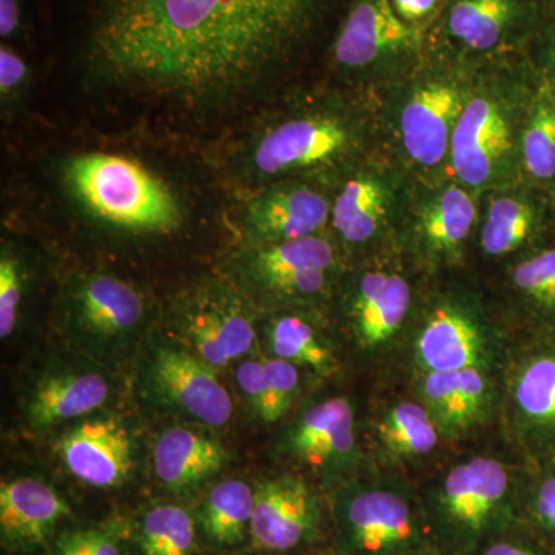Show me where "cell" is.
Here are the masks:
<instances>
[{"instance_id":"cb8c5ba5","label":"cell","mask_w":555,"mask_h":555,"mask_svg":"<svg viewBox=\"0 0 555 555\" xmlns=\"http://www.w3.org/2000/svg\"><path fill=\"white\" fill-rule=\"evenodd\" d=\"M107 379L93 372L53 375L43 379L28 404L31 425L50 427L96 411L107 401Z\"/></svg>"},{"instance_id":"9a60e30c","label":"cell","mask_w":555,"mask_h":555,"mask_svg":"<svg viewBox=\"0 0 555 555\" xmlns=\"http://www.w3.org/2000/svg\"><path fill=\"white\" fill-rule=\"evenodd\" d=\"M332 206L326 196L305 185H284L259 193L247 206L244 224L258 244L283 243L317 235Z\"/></svg>"},{"instance_id":"f546056e","label":"cell","mask_w":555,"mask_h":555,"mask_svg":"<svg viewBox=\"0 0 555 555\" xmlns=\"http://www.w3.org/2000/svg\"><path fill=\"white\" fill-rule=\"evenodd\" d=\"M269 345L275 358L295 366L326 371L332 364L327 343L301 317L284 315L273 320L269 328Z\"/></svg>"},{"instance_id":"8d00e7d4","label":"cell","mask_w":555,"mask_h":555,"mask_svg":"<svg viewBox=\"0 0 555 555\" xmlns=\"http://www.w3.org/2000/svg\"><path fill=\"white\" fill-rule=\"evenodd\" d=\"M53 555H122L118 540L102 529H79L62 535Z\"/></svg>"},{"instance_id":"ac0fdd59","label":"cell","mask_w":555,"mask_h":555,"mask_svg":"<svg viewBox=\"0 0 555 555\" xmlns=\"http://www.w3.org/2000/svg\"><path fill=\"white\" fill-rule=\"evenodd\" d=\"M72 308L80 328L105 341L127 337L145 315L138 288L107 273L82 278L73 291Z\"/></svg>"},{"instance_id":"603a6c76","label":"cell","mask_w":555,"mask_h":555,"mask_svg":"<svg viewBox=\"0 0 555 555\" xmlns=\"http://www.w3.org/2000/svg\"><path fill=\"white\" fill-rule=\"evenodd\" d=\"M423 398L438 427L460 433L476 425L489 404V383L481 369L429 372L423 379Z\"/></svg>"},{"instance_id":"4316f807","label":"cell","mask_w":555,"mask_h":555,"mask_svg":"<svg viewBox=\"0 0 555 555\" xmlns=\"http://www.w3.org/2000/svg\"><path fill=\"white\" fill-rule=\"evenodd\" d=\"M377 437L383 451L392 459H416L437 448L438 426L422 404L400 401L378 420Z\"/></svg>"},{"instance_id":"ba28073f","label":"cell","mask_w":555,"mask_h":555,"mask_svg":"<svg viewBox=\"0 0 555 555\" xmlns=\"http://www.w3.org/2000/svg\"><path fill=\"white\" fill-rule=\"evenodd\" d=\"M320 521V503L301 478H273L255 489L250 537L259 550L284 553L305 545L317 535Z\"/></svg>"},{"instance_id":"ab89813d","label":"cell","mask_w":555,"mask_h":555,"mask_svg":"<svg viewBox=\"0 0 555 555\" xmlns=\"http://www.w3.org/2000/svg\"><path fill=\"white\" fill-rule=\"evenodd\" d=\"M27 65L20 54L9 47L0 49V93L3 100L13 96L27 78Z\"/></svg>"},{"instance_id":"83f0119b","label":"cell","mask_w":555,"mask_h":555,"mask_svg":"<svg viewBox=\"0 0 555 555\" xmlns=\"http://www.w3.org/2000/svg\"><path fill=\"white\" fill-rule=\"evenodd\" d=\"M476 206L465 190L448 188L434 199L420 219V233L430 250L452 254L473 230Z\"/></svg>"},{"instance_id":"e0dca14e","label":"cell","mask_w":555,"mask_h":555,"mask_svg":"<svg viewBox=\"0 0 555 555\" xmlns=\"http://www.w3.org/2000/svg\"><path fill=\"white\" fill-rule=\"evenodd\" d=\"M288 448L301 462L318 469H339L356 456V414L346 398L313 404L295 422Z\"/></svg>"},{"instance_id":"7c38bea8","label":"cell","mask_w":555,"mask_h":555,"mask_svg":"<svg viewBox=\"0 0 555 555\" xmlns=\"http://www.w3.org/2000/svg\"><path fill=\"white\" fill-rule=\"evenodd\" d=\"M65 467L82 483L116 488L133 467V441L118 418L80 423L57 443Z\"/></svg>"},{"instance_id":"484cf974","label":"cell","mask_w":555,"mask_h":555,"mask_svg":"<svg viewBox=\"0 0 555 555\" xmlns=\"http://www.w3.org/2000/svg\"><path fill=\"white\" fill-rule=\"evenodd\" d=\"M255 491L232 478L211 489L201 513L204 534L218 546H235L250 534Z\"/></svg>"},{"instance_id":"2e32d148","label":"cell","mask_w":555,"mask_h":555,"mask_svg":"<svg viewBox=\"0 0 555 555\" xmlns=\"http://www.w3.org/2000/svg\"><path fill=\"white\" fill-rule=\"evenodd\" d=\"M69 514L68 503L36 478H17L0 485V539L11 551H33L46 545Z\"/></svg>"},{"instance_id":"ffe728a7","label":"cell","mask_w":555,"mask_h":555,"mask_svg":"<svg viewBox=\"0 0 555 555\" xmlns=\"http://www.w3.org/2000/svg\"><path fill=\"white\" fill-rule=\"evenodd\" d=\"M228 452L215 438L188 427L160 434L153 449V467L160 483L171 491H188L214 477L224 466Z\"/></svg>"},{"instance_id":"f35d334b","label":"cell","mask_w":555,"mask_h":555,"mask_svg":"<svg viewBox=\"0 0 555 555\" xmlns=\"http://www.w3.org/2000/svg\"><path fill=\"white\" fill-rule=\"evenodd\" d=\"M481 555H555L553 551L540 542L534 534L524 537H505V539L491 540L481 550Z\"/></svg>"},{"instance_id":"5bb4252c","label":"cell","mask_w":555,"mask_h":555,"mask_svg":"<svg viewBox=\"0 0 555 555\" xmlns=\"http://www.w3.org/2000/svg\"><path fill=\"white\" fill-rule=\"evenodd\" d=\"M467 102L462 91L443 82L420 87L401 112L400 130L408 155L423 167L447 158L452 134Z\"/></svg>"},{"instance_id":"9c48e42d","label":"cell","mask_w":555,"mask_h":555,"mask_svg":"<svg viewBox=\"0 0 555 555\" xmlns=\"http://www.w3.org/2000/svg\"><path fill=\"white\" fill-rule=\"evenodd\" d=\"M210 364L178 349H159L150 366V378L158 396L171 408L203 425H228L233 400Z\"/></svg>"},{"instance_id":"d4e9b609","label":"cell","mask_w":555,"mask_h":555,"mask_svg":"<svg viewBox=\"0 0 555 555\" xmlns=\"http://www.w3.org/2000/svg\"><path fill=\"white\" fill-rule=\"evenodd\" d=\"M387 195L377 179L358 177L347 181L332 204V224L349 244L367 243L385 222Z\"/></svg>"},{"instance_id":"277c9868","label":"cell","mask_w":555,"mask_h":555,"mask_svg":"<svg viewBox=\"0 0 555 555\" xmlns=\"http://www.w3.org/2000/svg\"><path fill=\"white\" fill-rule=\"evenodd\" d=\"M335 524L347 555H411L422 547V514L393 485L347 486L335 502Z\"/></svg>"},{"instance_id":"d590c367","label":"cell","mask_w":555,"mask_h":555,"mask_svg":"<svg viewBox=\"0 0 555 555\" xmlns=\"http://www.w3.org/2000/svg\"><path fill=\"white\" fill-rule=\"evenodd\" d=\"M24 269L20 258L3 247L0 255V337L9 338L20 318L24 298Z\"/></svg>"},{"instance_id":"d6986e66","label":"cell","mask_w":555,"mask_h":555,"mask_svg":"<svg viewBox=\"0 0 555 555\" xmlns=\"http://www.w3.org/2000/svg\"><path fill=\"white\" fill-rule=\"evenodd\" d=\"M415 349L426 374L481 369L489 357L483 331L473 318L454 308H438L430 313Z\"/></svg>"},{"instance_id":"8fae6325","label":"cell","mask_w":555,"mask_h":555,"mask_svg":"<svg viewBox=\"0 0 555 555\" xmlns=\"http://www.w3.org/2000/svg\"><path fill=\"white\" fill-rule=\"evenodd\" d=\"M418 35L393 10L390 0H356L334 46L341 67L361 69L415 50Z\"/></svg>"},{"instance_id":"836d02e7","label":"cell","mask_w":555,"mask_h":555,"mask_svg":"<svg viewBox=\"0 0 555 555\" xmlns=\"http://www.w3.org/2000/svg\"><path fill=\"white\" fill-rule=\"evenodd\" d=\"M542 463L526 496L525 514L532 534L555 554V459Z\"/></svg>"},{"instance_id":"f1b7e54d","label":"cell","mask_w":555,"mask_h":555,"mask_svg":"<svg viewBox=\"0 0 555 555\" xmlns=\"http://www.w3.org/2000/svg\"><path fill=\"white\" fill-rule=\"evenodd\" d=\"M537 211L528 201L503 196L492 201L481 230V247L491 257L513 254L531 238Z\"/></svg>"},{"instance_id":"7a4b0ae2","label":"cell","mask_w":555,"mask_h":555,"mask_svg":"<svg viewBox=\"0 0 555 555\" xmlns=\"http://www.w3.org/2000/svg\"><path fill=\"white\" fill-rule=\"evenodd\" d=\"M517 489L509 469L489 456L452 467L427 499L430 528L455 553L483 550L517 521Z\"/></svg>"},{"instance_id":"1f68e13d","label":"cell","mask_w":555,"mask_h":555,"mask_svg":"<svg viewBox=\"0 0 555 555\" xmlns=\"http://www.w3.org/2000/svg\"><path fill=\"white\" fill-rule=\"evenodd\" d=\"M525 169L539 181L555 178V94L545 90L529 116L521 139Z\"/></svg>"},{"instance_id":"d6a6232c","label":"cell","mask_w":555,"mask_h":555,"mask_svg":"<svg viewBox=\"0 0 555 555\" xmlns=\"http://www.w3.org/2000/svg\"><path fill=\"white\" fill-rule=\"evenodd\" d=\"M513 280L526 305L555 332V247L518 262Z\"/></svg>"},{"instance_id":"b9f144b4","label":"cell","mask_w":555,"mask_h":555,"mask_svg":"<svg viewBox=\"0 0 555 555\" xmlns=\"http://www.w3.org/2000/svg\"><path fill=\"white\" fill-rule=\"evenodd\" d=\"M21 24V9L17 0H0V36L10 38Z\"/></svg>"},{"instance_id":"44dd1931","label":"cell","mask_w":555,"mask_h":555,"mask_svg":"<svg viewBox=\"0 0 555 555\" xmlns=\"http://www.w3.org/2000/svg\"><path fill=\"white\" fill-rule=\"evenodd\" d=\"M532 13L531 0H452L447 31L465 49L486 53L506 42Z\"/></svg>"},{"instance_id":"3957f363","label":"cell","mask_w":555,"mask_h":555,"mask_svg":"<svg viewBox=\"0 0 555 555\" xmlns=\"http://www.w3.org/2000/svg\"><path fill=\"white\" fill-rule=\"evenodd\" d=\"M69 188L94 217L120 229L169 233L182 222L171 190L137 160L87 153L69 163Z\"/></svg>"},{"instance_id":"6da1fadb","label":"cell","mask_w":555,"mask_h":555,"mask_svg":"<svg viewBox=\"0 0 555 555\" xmlns=\"http://www.w3.org/2000/svg\"><path fill=\"white\" fill-rule=\"evenodd\" d=\"M324 0H90L89 54L118 82L203 96L283 56Z\"/></svg>"},{"instance_id":"74e56055","label":"cell","mask_w":555,"mask_h":555,"mask_svg":"<svg viewBox=\"0 0 555 555\" xmlns=\"http://www.w3.org/2000/svg\"><path fill=\"white\" fill-rule=\"evenodd\" d=\"M236 379H238L241 390L246 396L247 403L259 415L266 393L264 361H244L236 371Z\"/></svg>"},{"instance_id":"60d3db41","label":"cell","mask_w":555,"mask_h":555,"mask_svg":"<svg viewBox=\"0 0 555 555\" xmlns=\"http://www.w3.org/2000/svg\"><path fill=\"white\" fill-rule=\"evenodd\" d=\"M398 16L406 24L426 20L436 10L438 0H390Z\"/></svg>"},{"instance_id":"ee69618b","label":"cell","mask_w":555,"mask_h":555,"mask_svg":"<svg viewBox=\"0 0 555 555\" xmlns=\"http://www.w3.org/2000/svg\"><path fill=\"white\" fill-rule=\"evenodd\" d=\"M411 555H440V554L434 553V551H430V550H423V547H420L418 551H415V553H412Z\"/></svg>"},{"instance_id":"8992f818","label":"cell","mask_w":555,"mask_h":555,"mask_svg":"<svg viewBox=\"0 0 555 555\" xmlns=\"http://www.w3.org/2000/svg\"><path fill=\"white\" fill-rule=\"evenodd\" d=\"M514 425L539 462L555 459V332L518 358L509 382Z\"/></svg>"},{"instance_id":"4dcf8cb0","label":"cell","mask_w":555,"mask_h":555,"mask_svg":"<svg viewBox=\"0 0 555 555\" xmlns=\"http://www.w3.org/2000/svg\"><path fill=\"white\" fill-rule=\"evenodd\" d=\"M195 539V521L177 505L152 507L139 528L142 555H190Z\"/></svg>"},{"instance_id":"7402d4cb","label":"cell","mask_w":555,"mask_h":555,"mask_svg":"<svg viewBox=\"0 0 555 555\" xmlns=\"http://www.w3.org/2000/svg\"><path fill=\"white\" fill-rule=\"evenodd\" d=\"M411 288L396 273L372 272L361 278L353 301V326L363 349L386 345L403 326L411 309Z\"/></svg>"},{"instance_id":"5b68a950","label":"cell","mask_w":555,"mask_h":555,"mask_svg":"<svg viewBox=\"0 0 555 555\" xmlns=\"http://www.w3.org/2000/svg\"><path fill=\"white\" fill-rule=\"evenodd\" d=\"M335 261L332 243L312 235L259 244L240 259V273L273 297L306 299L326 291L328 272Z\"/></svg>"},{"instance_id":"4fadbf2b","label":"cell","mask_w":555,"mask_h":555,"mask_svg":"<svg viewBox=\"0 0 555 555\" xmlns=\"http://www.w3.org/2000/svg\"><path fill=\"white\" fill-rule=\"evenodd\" d=\"M511 127L494 101L474 98L456 122L451 141L452 166L463 184H488L511 150Z\"/></svg>"},{"instance_id":"52a82bcc","label":"cell","mask_w":555,"mask_h":555,"mask_svg":"<svg viewBox=\"0 0 555 555\" xmlns=\"http://www.w3.org/2000/svg\"><path fill=\"white\" fill-rule=\"evenodd\" d=\"M350 131L335 116H302L266 131L251 153V164L261 177L326 166L349 150Z\"/></svg>"},{"instance_id":"e575fe53","label":"cell","mask_w":555,"mask_h":555,"mask_svg":"<svg viewBox=\"0 0 555 555\" xmlns=\"http://www.w3.org/2000/svg\"><path fill=\"white\" fill-rule=\"evenodd\" d=\"M264 361L266 393L259 418L266 423H275L283 418L297 396L299 386L298 366L280 360Z\"/></svg>"},{"instance_id":"30bf717a","label":"cell","mask_w":555,"mask_h":555,"mask_svg":"<svg viewBox=\"0 0 555 555\" xmlns=\"http://www.w3.org/2000/svg\"><path fill=\"white\" fill-rule=\"evenodd\" d=\"M181 320L185 337L201 360L211 367H222L247 356L257 343L240 299L222 287L196 292L185 305Z\"/></svg>"},{"instance_id":"7bdbcfd3","label":"cell","mask_w":555,"mask_h":555,"mask_svg":"<svg viewBox=\"0 0 555 555\" xmlns=\"http://www.w3.org/2000/svg\"><path fill=\"white\" fill-rule=\"evenodd\" d=\"M546 61L547 67L551 69V75H553L555 80V27L553 28V31H551L550 40H547Z\"/></svg>"}]
</instances>
